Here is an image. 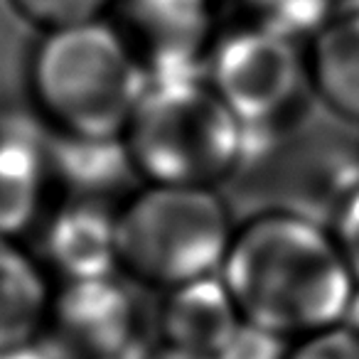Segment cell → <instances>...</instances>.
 Returning a JSON list of instances; mask_svg holds the SVG:
<instances>
[{
    "mask_svg": "<svg viewBox=\"0 0 359 359\" xmlns=\"http://www.w3.org/2000/svg\"><path fill=\"white\" fill-rule=\"evenodd\" d=\"M37 254L57 283L118 273L116 207L65 192L37 229Z\"/></svg>",
    "mask_w": 359,
    "mask_h": 359,
    "instance_id": "cell-8",
    "label": "cell"
},
{
    "mask_svg": "<svg viewBox=\"0 0 359 359\" xmlns=\"http://www.w3.org/2000/svg\"><path fill=\"white\" fill-rule=\"evenodd\" d=\"M219 278L241 320L288 339L342 323L357 293L327 222L280 205L236 222Z\"/></svg>",
    "mask_w": 359,
    "mask_h": 359,
    "instance_id": "cell-1",
    "label": "cell"
},
{
    "mask_svg": "<svg viewBox=\"0 0 359 359\" xmlns=\"http://www.w3.org/2000/svg\"><path fill=\"white\" fill-rule=\"evenodd\" d=\"M330 229H332L339 251H342L344 261H347L349 271L359 285V187L332 215Z\"/></svg>",
    "mask_w": 359,
    "mask_h": 359,
    "instance_id": "cell-17",
    "label": "cell"
},
{
    "mask_svg": "<svg viewBox=\"0 0 359 359\" xmlns=\"http://www.w3.org/2000/svg\"><path fill=\"white\" fill-rule=\"evenodd\" d=\"M241 323L239 308L219 273L160 293L155 315L160 342L207 357H215Z\"/></svg>",
    "mask_w": 359,
    "mask_h": 359,
    "instance_id": "cell-11",
    "label": "cell"
},
{
    "mask_svg": "<svg viewBox=\"0 0 359 359\" xmlns=\"http://www.w3.org/2000/svg\"><path fill=\"white\" fill-rule=\"evenodd\" d=\"M57 280L25 239L0 234V359L40 347Z\"/></svg>",
    "mask_w": 359,
    "mask_h": 359,
    "instance_id": "cell-10",
    "label": "cell"
},
{
    "mask_svg": "<svg viewBox=\"0 0 359 359\" xmlns=\"http://www.w3.org/2000/svg\"><path fill=\"white\" fill-rule=\"evenodd\" d=\"M202 76L241 121L249 150L295 130L315 101L303 42L256 22L222 27Z\"/></svg>",
    "mask_w": 359,
    "mask_h": 359,
    "instance_id": "cell-5",
    "label": "cell"
},
{
    "mask_svg": "<svg viewBox=\"0 0 359 359\" xmlns=\"http://www.w3.org/2000/svg\"><path fill=\"white\" fill-rule=\"evenodd\" d=\"M135 359H212V357L200 354V352H190V349L175 347V344H168V342H160V339H155L153 344H143V349H140Z\"/></svg>",
    "mask_w": 359,
    "mask_h": 359,
    "instance_id": "cell-18",
    "label": "cell"
},
{
    "mask_svg": "<svg viewBox=\"0 0 359 359\" xmlns=\"http://www.w3.org/2000/svg\"><path fill=\"white\" fill-rule=\"evenodd\" d=\"M241 22H256L298 42H308L339 11L342 0H231Z\"/></svg>",
    "mask_w": 359,
    "mask_h": 359,
    "instance_id": "cell-13",
    "label": "cell"
},
{
    "mask_svg": "<svg viewBox=\"0 0 359 359\" xmlns=\"http://www.w3.org/2000/svg\"><path fill=\"white\" fill-rule=\"evenodd\" d=\"M288 359H359V332L347 323L315 330L290 342Z\"/></svg>",
    "mask_w": 359,
    "mask_h": 359,
    "instance_id": "cell-15",
    "label": "cell"
},
{
    "mask_svg": "<svg viewBox=\"0 0 359 359\" xmlns=\"http://www.w3.org/2000/svg\"><path fill=\"white\" fill-rule=\"evenodd\" d=\"M310 89L334 118L359 128V8L339 11L305 42Z\"/></svg>",
    "mask_w": 359,
    "mask_h": 359,
    "instance_id": "cell-12",
    "label": "cell"
},
{
    "mask_svg": "<svg viewBox=\"0 0 359 359\" xmlns=\"http://www.w3.org/2000/svg\"><path fill=\"white\" fill-rule=\"evenodd\" d=\"M62 192L52 138L20 121L0 123V234H37Z\"/></svg>",
    "mask_w": 359,
    "mask_h": 359,
    "instance_id": "cell-9",
    "label": "cell"
},
{
    "mask_svg": "<svg viewBox=\"0 0 359 359\" xmlns=\"http://www.w3.org/2000/svg\"><path fill=\"white\" fill-rule=\"evenodd\" d=\"M130 172L158 185L224 187L249 160V135L202 74L153 76L121 135Z\"/></svg>",
    "mask_w": 359,
    "mask_h": 359,
    "instance_id": "cell-3",
    "label": "cell"
},
{
    "mask_svg": "<svg viewBox=\"0 0 359 359\" xmlns=\"http://www.w3.org/2000/svg\"><path fill=\"white\" fill-rule=\"evenodd\" d=\"M148 81L109 18L37 30L25 57L35 121L72 143H118Z\"/></svg>",
    "mask_w": 359,
    "mask_h": 359,
    "instance_id": "cell-2",
    "label": "cell"
},
{
    "mask_svg": "<svg viewBox=\"0 0 359 359\" xmlns=\"http://www.w3.org/2000/svg\"><path fill=\"white\" fill-rule=\"evenodd\" d=\"M234 229L222 187L140 182L116 207L118 273L155 293L217 276Z\"/></svg>",
    "mask_w": 359,
    "mask_h": 359,
    "instance_id": "cell-4",
    "label": "cell"
},
{
    "mask_svg": "<svg viewBox=\"0 0 359 359\" xmlns=\"http://www.w3.org/2000/svg\"><path fill=\"white\" fill-rule=\"evenodd\" d=\"M15 359H50V357H45V354H42V349L37 347V349H32V352H27V354H20V357H15Z\"/></svg>",
    "mask_w": 359,
    "mask_h": 359,
    "instance_id": "cell-20",
    "label": "cell"
},
{
    "mask_svg": "<svg viewBox=\"0 0 359 359\" xmlns=\"http://www.w3.org/2000/svg\"><path fill=\"white\" fill-rule=\"evenodd\" d=\"M109 20L148 76L202 74L224 27L222 0H114Z\"/></svg>",
    "mask_w": 359,
    "mask_h": 359,
    "instance_id": "cell-7",
    "label": "cell"
},
{
    "mask_svg": "<svg viewBox=\"0 0 359 359\" xmlns=\"http://www.w3.org/2000/svg\"><path fill=\"white\" fill-rule=\"evenodd\" d=\"M140 308L121 273L57 283L42 352L50 359H135Z\"/></svg>",
    "mask_w": 359,
    "mask_h": 359,
    "instance_id": "cell-6",
    "label": "cell"
},
{
    "mask_svg": "<svg viewBox=\"0 0 359 359\" xmlns=\"http://www.w3.org/2000/svg\"><path fill=\"white\" fill-rule=\"evenodd\" d=\"M11 11L35 30L109 18L114 0H6Z\"/></svg>",
    "mask_w": 359,
    "mask_h": 359,
    "instance_id": "cell-14",
    "label": "cell"
},
{
    "mask_svg": "<svg viewBox=\"0 0 359 359\" xmlns=\"http://www.w3.org/2000/svg\"><path fill=\"white\" fill-rule=\"evenodd\" d=\"M342 323H347L349 327H354L359 332V285H357V293H354L352 305H349V310H347V315H344Z\"/></svg>",
    "mask_w": 359,
    "mask_h": 359,
    "instance_id": "cell-19",
    "label": "cell"
},
{
    "mask_svg": "<svg viewBox=\"0 0 359 359\" xmlns=\"http://www.w3.org/2000/svg\"><path fill=\"white\" fill-rule=\"evenodd\" d=\"M293 339L254 323H241L212 359H288Z\"/></svg>",
    "mask_w": 359,
    "mask_h": 359,
    "instance_id": "cell-16",
    "label": "cell"
}]
</instances>
